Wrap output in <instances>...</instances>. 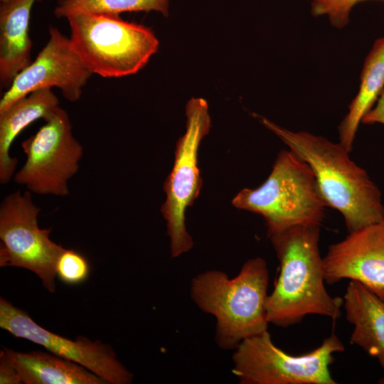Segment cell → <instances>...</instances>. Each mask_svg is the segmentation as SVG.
Wrapping results in <instances>:
<instances>
[{
    "label": "cell",
    "mask_w": 384,
    "mask_h": 384,
    "mask_svg": "<svg viewBox=\"0 0 384 384\" xmlns=\"http://www.w3.org/2000/svg\"><path fill=\"white\" fill-rule=\"evenodd\" d=\"M186 132L176 144L174 166L164 184L166 198L161 208L166 221L173 258L187 252L193 246L186 230L185 214L202 186L198 154L200 143L210 127L208 103L203 98H191L186 105Z\"/></svg>",
    "instance_id": "cell-7"
},
{
    "label": "cell",
    "mask_w": 384,
    "mask_h": 384,
    "mask_svg": "<svg viewBox=\"0 0 384 384\" xmlns=\"http://www.w3.org/2000/svg\"><path fill=\"white\" fill-rule=\"evenodd\" d=\"M90 273L87 259L80 252L64 248L56 263V275L63 283L78 285L87 280Z\"/></svg>",
    "instance_id": "cell-19"
},
{
    "label": "cell",
    "mask_w": 384,
    "mask_h": 384,
    "mask_svg": "<svg viewBox=\"0 0 384 384\" xmlns=\"http://www.w3.org/2000/svg\"><path fill=\"white\" fill-rule=\"evenodd\" d=\"M323 262L327 284L349 279L384 300V223L350 232L329 247Z\"/></svg>",
    "instance_id": "cell-12"
},
{
    "label": "cell",
    "mask_w": 384,
    "mask_h": 384,
    "mask_svg": "<svg viewBox=\"0 0 384 384\" xmlns=\"http://www.w3.org/2000/svg\"><path fill=\"white\" fill-rule=\"evenodd\" d=\"M346 320L353 326L351 343L375 357L384 370V300L351 280L343 296Z\"/></svg>",
    "instance_id": "cell-14"
},
{
    "label": "cell",
    "mask_w": 384,
    "mask_h": 384,
    "mask_svg": "<svg viewBox=\"0 0 384 384\" xmlns=\"http://www.w3.org/2000/svg\"><path fill=\"white\" fill-rule=\"evenodd\" d=\"M384 89V38L378 39L365 59L358 91L338 126L339 143L351 152L359 124Z\"/></svg>",
    "instance_id": "cell-17"
},
{
    "label": "cell",
    "mask_w": 384,
    "mask_h": 384,
    "mask_svg": "<svg viewBox=\"0 0 384 384\" xmlns=\"http://www.w3.org/2000/svg\"><path fill=\"white\" fill-rule=\"evenodd\" d=\"M0 327L15 337L30 341L54 355L85 367L107 383L129 384L133 380V374L119 362L110 346L83 336L71 340L53 333L2 297Z\"/></svg>",
    "instance_id": "cell-10"
},
{
    "label": "cell",
    "mask_w": 384,
    "mask_h": 384,
    "mask_svg": "<svg viewBox=\"0 0 384 384\" xmlns=\"http://www.w3.org/2000/svg\"><path fill=\"white\" fill-rule=\"evenodd\" d=\"M0 383L21 384L14 366L3 349L0 352Z\"/></svg>",
    "instance_id": "cell-21"
},
{
    "label": "cell",
    "mask_w": 384,
    "mask_h": 384,
    "mask_svg": "<svg viewBox=\"0 0 384 384\" xmlns=\"http://www.w3.org/2000/svg\"><path fill=\"white\" fill-rule=\"evenodd\" d=\"M0 1H1V3H4V2L10 1L11 0H0Z\"/></svg>",
    "instance_id": "cell-23"
},
{
    "label": "cell",
    "mask_w": 384,
    "mask_h": 384,
    "mask_svg": "<svg viewBox=\"0 0 384 384\" xmlns=\"http://www.w3.org/2000/svg\"><path fill=\"white\" fill-rule=\"evenodd\" d=\"M268 286L267 264L260 257L247 260L233 278L220 270H208L191 279L192 301L216 319L218 348L234 350L243 340L268 331Z\"/></svg>",
    "instance_id": "cell-3"
},
{
    "label": "cell",
    "mask_w": 384,
    "mask_h": 384,
    "mask_svg": "<svg viewBox=\"0 0 384 384\" xmlns=\"http://www.w3.org/2000/svg\"><path fill=\"white\" fill-rule=\"evenodd\" d=\"M31 193L16 191L0 206V266L28 270L50 292H55L56 263L64 247L53 242L51 228L42 229L38 217L41 208Z\"/></svg>",
    "instance_id": "cell-9"
},
{
    "label": "cell",
    "mask_w": 384,
    "mask_h": 384,
    "mask_svg": "<svg viewBox=\"0 0 384 384\" xmlns=\"http://www.w3.org/2000/svg\"><path fill=\"white\" fill-rule=\"evenodd\" d=\"M41 0H11L0 6V84L9 87L31 62L29 36L31 9Z\"/></svg>",
    "instance_id": "cell-13"
},
{
    "label": "cell",
    "mask_w": 384,
    "mask_h": 384,
    "mask_svg": "<svg viewBox=\"0 0 384 384\" xmlns=\"http://www.w3.org/2000/svg\"><path fill=\"white\" fill-rule=\"evenodd\" d=\"M269 237L279 262V275L266 302L269 324L287 328L309 314L338 319L343 299L331 297L324 285L320 226L297 225Z\"/></svg>",
    "instance_id": "cell-1"
},
{
    "label": "cell",
    "mask_w": 384,
    "mask_h": 384,
    "mask_svg": "<svg viewBox=\"0 0 384 384\" xmlns=\"http://www.w3.org/2000/svg\"><path fill=\"white\" fill-rule=\"evenodd\" d=\"M52 89H41L17 100L0 113V182L6 184L14 177L18 159L10 155L17 136L35 121L48 119L58 107Z\"/></svg>",
    "instance_id": "cell-15"
},
{
    "label": "cell",
    "mask_w": 384,
    "mask_h": 384,
    "mask_svg": "<svg viewBox=\"0 0 384 384\" xmlns=\"http://www.w3.org/2000/svg\"><path fill=\"white\" fill-rule=\"evenodd\" d=\"M48 40L36 58L20 72L0 100V113L29 93L56 87L71 102L80 100L92 73L73 48L69 37L50 26Z\"/></svg>",
    "instance_id": "cell-11"
},
{
    "label": "cell",
    "mask_w": 384,
    "mask_h": 384,
    "mask_svg": "<svg viewBox=\"0 0 384 384\" xmlns=\"http://www.w3.org/2000/svg\"><path fill=\"white\" fill-rule=\"evenodd\" d=\"M344 350L332 333L313 351L294 356L275 346L267 331L233 350L232 372L240 384H336L330 366L333 354Z\"/></svg>",
    "instance_id": "cell-6"
},
{
    "label": "cell",
    "mask_w": 384,
    "mask_h": 384,
    "mask_svg": "<svg viewBox=\"0 0 384 384\" xmlns=\"http://www.w3.org/2000/svg\"><path fill=\"white\" fill-rule=\"evenodd\" d=\"M232 203L262 215L268 235L297 225L320 226L326 206L311 169L290 149L279 153L261 186L242 189Z\"/></svg>",
    "instance_id": "cell-4"
},
{
    "label": "cell",
    "mask_w": 384,
    "mask_h": 384,
    "mask_svg": "<svg viewBox=\"0 0 384 384\" xmlns=\"http://www.w3.org/2000/svg\"><path fill=\"white\" fill-rule=\"evenodd\" d=\"M314 16H325L337 28L346 26L349 21L352 9L358 3L367 0H308ZM384 1V0H382Z\"/></svg>",
    "instance_id": "cell-20"
},
{
    "label": "cell",
    "mask_w": 384,
    "mask_h": 384,
    "mask_svg": "<svg viewBox=\"0 0 384 384\" xmlns=\"http://www.w3.org/2000/svg\"><path fill=\"white\" fill-rule=\"evenodd\" d=\"M44 122L21 142L26 161L13 178L31 193L66 196L68 181L79 170L83 147L73 136L67 112L60 107Z\"/></svg>",
    "instance_id": "cell-8"
},
{
    "label": "cell",
    "mask_w": 384,
    "mask_h": 384,
    "mask_svg": "<svg viewBox=\"0 0 384 384\" xmlns=\"http://www.w3.org/2000/svg\"><path fill=\"white\" fill-rule=\"evenodd\" d=\"M362 122L368 124H384V89L377 100L375 105L366 113Z\"/></svg>",
    "instance_id": "cell-22"
},
{
    "label": "cell",
    "mask_w": 384,
    "mask_h": 384,
    "mask_svg": "<svg viewBox=\"0 0 384 384\" xmlns=\"http://www.w3.org/2000/svg\"><path fill=\"white\" fill-rule=\"evenodd\" d=\"M169 0H59L54 9L57 18L80 12L119 15L123 12L157 11L169 16Z\"/></svg>",
    "instance_id": "cell-18"
},
{
    "label": "cell",
    "mask_w": 384,
    "mask_h": 384,
    "mask_svg": "<svg viewBox=\"0 0 384 384\" xmlns=\"http://www.w3.org/2000/svg\"><path fill=\"white\" fill-rule=\"evenodd\" d=\"M3 350L14 366L21 384L107 383L85 367L48 351Z\"/></svg>",
    "instance_id": "cell-16"
},
{
    "label": "cell",
    "mask_w": 384,
    "mask_h": 384,
    "mask_svg": "<svg viewBox=\"0 0 384 384\" xmlns=\"http://www.w3.org/2000/svg\"><path fill=\"white\" fill-rule=\"evenodd\" d=\"M260 122L311 169L326 206L343 216L348 233L384 223L381 193L366 171L356 164L340 143L307 132H294L267 118Z\"/></svg>",
    "instance_id": "cell-2"
},
{
    "label": "cell",
    "mask_w": 384,
    "mask_h": 384,
    "mask_svg": "<svg viewBox=\"0 0 384 384\" xmlns=\"http://www.w3.org/2000/svg\"><path fill=\"white\" fill-rule=\"evenodd\" d=\"M66 18L73 48L87 69L102 78L134 75L158 50L149 28L119 15L80 12Z\"/></svg>",
    "instance_id": "cell-5"
}]
</instances>
